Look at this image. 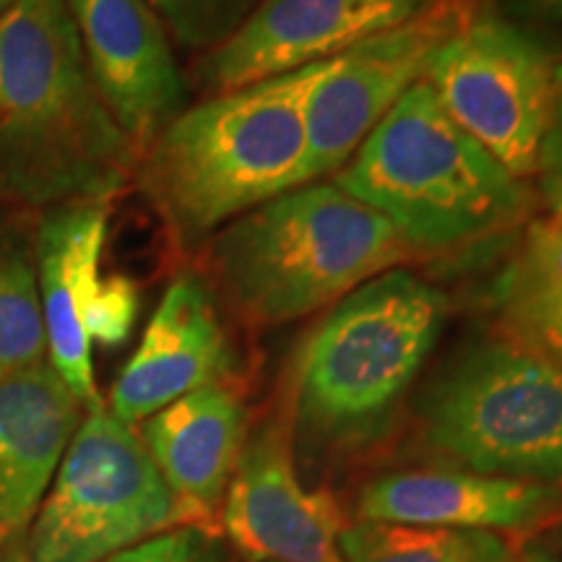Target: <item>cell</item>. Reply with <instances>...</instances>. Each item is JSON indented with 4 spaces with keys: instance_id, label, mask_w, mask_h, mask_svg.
I'll return each mask as SVG.
<instances>
[{
    "instance_id": "1",
    "label": "cell",
    "mask_w": 562,
    "mask_h": 562,
    "mask_svg": "<svg viewBox=\"0 0 562 562\" xmlns=\"http://www.w3.org/2000/svg\"><path fill=\"white\" fill-rule=\"evenodd\" d=\"M138 159L91 81L68 0H16L0 19V203H108Z\"/></svg>"
},
{
    "instance_id": "2",
    "label": "cell",
    "mask_w": 562,
    "mask_h": 562,
    "mask_svg": "<svg viewBox=\"0 0 562 562\" xmlns=\"http://www.w3.org/2000/svg\"><path fill=\"white\" fill-rule=\"evenodd\" d=\"M321 66L206 97L146 146L136 180L180 250L305 186V104Z\"/></svg>"
},
{
    "instance_id": "3",
    "label": "cell",
    "mask_w": 562,
    "mask_h": 562,
    "mask_svg": "<svg viewBox=\"0 0 562 562\" xmlns=\"http://www.w3.org/2000/svg\"><path fill=\"white\" fill-rule=\"evenodd\" d=\"M334 186L383 216L414 258L510 240L537 193L461 131L422 79L372 128Z\"/></svg>"
},
{
    "instance_id": "4",
    "label": "cell",
    "mask_w": 562,
    "mask_h": 562,
    "mask_svg": "<svg viewBox=\"0 0 562 562\" xmlns=\"http://www.w3.org/2000/svg\"><path fill=\"white\" fill-rule=\"evenodd\" d=\"M409 261L414 252L378 211L334 182H307L216 232L203 245V279L248 326L271 328Z\"/></svg>"
},
{
    "instance_id": "5",
    "label": "cell",
    "mask_w": 562,
    "mask_h": 562,
    "mask_svg": "<svg viewBox=\"0 0 562 562\" xmlns=\"http://www.w3.org/2000/svg\"><path fill=\"white\" fill-rule=\"evenodd\" d=\"M446 315V292L404 266L341 297L294 357V432L321 451L381 438L432 355Z\"/></svg>"
},
{
    "instance_id": "6",
    "label": "cell",
    "mask_w": 562,
    "mask_h": 562,
    "mask_svg": "<svg viewBox=\"0 0 562 562\" xmlns=\"http://www.w3.org/2000/svg\"><path fill=\"white\" fill-rule=\"evenodd\" d=\"M419 435L467 472L562 490V362L510 331L467 344L422 398Z\"/></svg>"
},
{
    "instance_id": "7",
    "label": "cell",
    "mask_w": 562,
    "mask_h": 562,
    "mask_svg": "<svg viewBox=\"0 0 562 562\" xmlns=\"http://www.w3.org/2000/svg\"><path fill=\"white\" fill-rule=\"evenodd\" d=\"M180 513L136 427L91 406L34 516V562H102L161 531Z\"/></svg>"
},
{
    "instance_id": "8",
    "label": "cell",
    "mask_w": 562,
    "mask_h": 562,
    "mask_svg": "<svg viewBox=\"0 0 562 562\" xmlns=\"http://www.w3.org/2000/svg\"><path fill=\"white\" fill-rule=\"evenodd\" d=\"M554 55L544 40L497 9L472 5L435 50L425 81L451 121L516 178H533Z\"/></svg>"
},
{
    "instance_id": "9",
    "label": "cell",
    "mask_w": 562,
    "mask_h": 562,
    "mask_svg": "<svg viewBox=\"0 0 562 562\" xmlns=\"http://www.w3.org/2000/svg\"><path fill=\"white\" fill-rule=\"evenodd\" d=\"M108 203L47 209L34 235V271L47 362L83 409L104 404L94 381V344L121 347L138 318V290L128 277L102 273Z\"/></svg>"
},
{
    "instance_id": "10",
    "label": "cell",
    "mask_w": 562,
    "mask_h": 562,
    "mask_svg": "<svg viewBox=\"0 0 562 562\" xmlns=\"http://www.w3.org/2000/svg\"><path fill=\"white\" fill-rule=\"evenodd\" d=\"M472 0H435L409 21L370 34L323 60L305 104V186L334 178L472 11Z\"/></svg>"
},
{
    "instance_id": "11",
    "label": "cell",
    "mask_w": 562,
    "mask_h": 562,
    "mask_svg": "<svg viewBox=\"0 0 562 562\" xmlns=\"http://www.w3.org/2000/svg\"><path fill=\"white\" fill-rule=\"evenodd\" d=\"M222 529L252 562H344L347 529L334 492L305 487L292 432L266 422L248 435L224 495Z\"/></svg>"
},
{
    "instance_id": "12",
    "label": "cell",
    "mask_w": 562,
    "mask_h": 562,
    "mask_svg": "<svg viewBox=\"0 0 562 562\" xmlns=\"http://www.w3.org/2000/svg\"><path fill=\"white\" fill-rule=\"evenodd\" d=\"M435 0H261L248 21L193 68L203 97L331 60L370 34L402 24Z\"/></svg>"
},
{
    "instance_id": "13",
    "label": "cell",
    "mask_w": 562,
    "mask_h": 562,
    "mask_svg": "<svg viewBox=\"0 0 562 562\" xmlns=\"http://www.w3.org/2000/svg\"><path fill=\"white\" fill-rule=\"evenodd\" d=\"M89 76L136 149L188 108L165 26L146 0H68Z\"/></svg>"
},
{
    "instance_id": "14",
    "label": "cell",
    "mask_w": 562,
    "mask_h": 562,
    "mask_svg": "<svg viewBox=\"0 0 562 562\" xmlns=\"http://www.w3.org/2000/svg\"><path fill=\"white\" fill-rule=\"evenodd\" d=\"M235 370L216 294L199 271H182L161 294L138 349L112 385L108 409L136 427L188 393L227 383Z\"/></svg>"
},
{
    "instance_id": "15",
    "label": "cell",
    "mask_w": 562,
    "mask_h": 562,
    "mask_svg": "<svg viewBox=\"0 0 562 562\" xmlns=\"http://www.w3.org/2000/svg\"><path fill=\"white\" fill-rule=\"evenodd\" d=\"M357 516L442 529L537 531L562 518V490L467 469H404L364 484Z\"/></svg>"
},
{
    "instance_id": "16",
    "label": "cell",
    "mask_w": 562,
    "mask_h": 562,
    "mask_svg": "<svg viewBox=\"0 0 562 562\" xmlns=\"http://www.w3.org/2000/svg\"><path fill=\"white\" fill-rule=\"evenodd\" d=\"M140 440L170 487L180 526L216 537L224 495L248 440V409L227 383L206 385L140 422Z\"/></svg>"
},
{
    "instance_id": "17",
    "label": "cell",
    "mask_w": 562,
    "mask_h": 562,
    "mask_svg": "<svg viewBox=\"0 0 562 562\" xmlns=\"http://www.w3.org/2000/svg\"><path fill=\"white\" fill-rule=\"evenodd\" d=\"M83 412L50 362L0 381V544L34 521Z\"/></svg>"
},
{
    "instance_id": "18",
    "label": "cell",
    "mask_w": 562,
    "mask_h": 562,
    "mask_svg": "<svg viewBox=\"0 0 562 562\" xmlns=\"http://www.w3.org/2000/svg\"><path fill=\"white\" fill-rule=\"evenodd\" d=\"M344 562H518L495 531L360 521L341 533Z\"/></svg>"
},
{
    "instance_id": "19",
    "label": "cell",
    "mask_w": 562,
    "mask_h": 562,
    "mask_svg": "<svg viewBox=\"0 0 562 562\" xmlns=\"http://www.w3.org/2000/svg\"><path fill=\"white\" fill-rule=\"evenodd\" d=\"M47 362L34 240L19 224L0 222V381Z\"/></svg>"
},
{
    "instance_id": "20",
    "label": "cell",
    "mask_w": 562,
    "mask_h": 562,
    "mask_svg": "<svg viewBox=\"0 0 562 562\" xmlns=\"http://www.w3.org/2000/svg\"><path fill=\"white\" fill-rule=\"evenodd\" d=\"M513 240L516 243L490 286L492 307L505 323L562 292V220L533 216Z\"/></svg>"
},
{
    "instance_id": "21",
    "label": "cell",
    "mask_w": 562,
    "mask_h": 562,
    "mask_svg": "<svg viewBox=\"0 0 562 562\" xmlns=\"http://www.w3.org/2000/svg\"><path fill=\"white\" fill-rule=\"evenodd\" d=\"M180 47L206 55L248 21L261 0H146Z\"/></svg>"
},
{
    "instance_id": "22",
    "label": "cell",
    "mask_w": 562,
    "mask_h": 562,
    "mask_svg": "<svg viewBox=\"0 0 562 562\" xmlns=\"http://www.w3.org/2000/svg\"><path fill=\"white\" fill-rule=\"evenodd\" d=\"M533 193L547 216L562 220V58L554 60L552 91L533 167Z\"/></svg>"
},
{
    "instance_id": "23",
    "label": "cell",
    "mask_w": 562,
    "mask_h": 562,
    "mask_svg": "<svg viewBox=\"0 0 562 562\" xmlns=\"http://www.w3.org/2000/svg\"><path fill=\"white\" fill-rule=\"evenodd\" d=\"M216 552L220 547H216L214 533L193 529V526H178L102 562H216L220 560Z\"/></svg>"
},
{
    "instance_id": "24",
    "label": "cell",
    "mask_w": 562,
    "mask_h": 562,
    "mask_svg": "<svg viewBox=\"0 0 562 562\" xmlns=\"http://www.w3.org/2000/svg\"><path fill=\"white\" fill-rule=\"evenodd\" d=\"M505 326L510 334L537 344L539 349L550 351L554 360L562 362V292L550 300L537 302Z\"/></svg>"
},
{
    "instance_id": "25",
    "label": "cell",
    "mask_w": 562,
    "mask_h": 562,
    "mask_svg": "<svg viewBox=\"0 0 562 562\" xmlns=\"http://www.w3.org/2000/svg\"><path fill=\"white\" fill-rule=\"evenodd\" d=\"M497 9L533 34L550 32L562 37V0H501Z\"/></svg>"
},
{
    "instance_id": "26",
    "label": "cell",
    "mask_w": 562,
    "mask_h": 562,
    "mask_svg": "<svg viewBox=\"0 0 562 562\" xmlns=\"http://www.w3.org/2000/svg\"><path fill=\"white\" fill-rule=\"evenodd\" d=\"M516 558L518 562H562L560 554L552 552L542 539H531V542H526L521 550L516 552Z\"/></svg>"
},
{
    "instance_id": "27",
    "label": "cell",
    "mask_w": 562,
    "mask_h": 562,
    "mask_svg": "<svg viewBox=\"0 0 562 562\" xmlns=\"http://www.w3.org/2000/svg\"><path fill=\"white\" fill-rule=\"evenodd\" d=\"M542 542H544L547 547H550L552 552H558L560 558H562V518H560L558 524H552L550 529H544V539H542Z\"/></svg>"
},
{
    "instance_id": "28",
    "label": "cell",
    "mask_w": 562,
    "mask_h": 562,
    "mask_svg": "<svg viewBox=\"0 0 562 562\" xmlns=\"http://www.w3.org/2000/svg\"><path fill=\"white\" fill-rule=\"evenodd\" d=\"M0 562H34L32 554L24 550V547H19V550H9L0 554Z\"/></svg>"
},
{
    "instance_id": "29",
    "label": "cell",
    "mask_w": 562,
    "mask_h": 562,
    "mask_svg": "<svg viewBox=\"0 0 562 562\" xmlns=\"http://www.w3.org/2000/svg\"><path fill=\"white\" fill-rule=\"evenodd\" d=\"M13 3H16V0H0V19H3V13L9 11Z\"/></svg>"
}]
</instances>
